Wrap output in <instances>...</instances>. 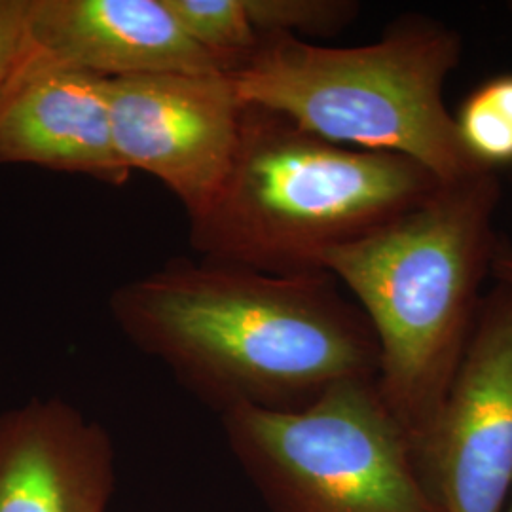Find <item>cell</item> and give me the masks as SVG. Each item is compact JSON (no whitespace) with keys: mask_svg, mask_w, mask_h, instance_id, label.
<instances>
[{"mask_svg":"<svg viewBox=\"0 0 512 512\" xmlns=\"http://www.w3.org/2000/svg\"><path fill=\"white\" fill-rule=\"evenodd\" d=\"M116 327L219 416L298 410L378 376V344L329 272L279 275L177 256L110 294Z\"/></svg>","mask_w":512,"mask_h":512,"instance_id":"obj_1","label":"cell"},{"mask_svg":"<svg viewBox=\"0 0 512 512\" xmlns=\"http://www.w3.org/2000/svg\"><path fill=\"white\" fill-rule=\"evenodd\" d=\"M501 181L484 169L321 258L378 344V389L418 439L435 418L475 327L497 249Z\"/></svg>","mask_w":512,"mask_h":512,"instance_id":"obj_2","label":"cell"},{"mask_svg":"<svg viewBox=\"0 0 512 512\" xmlns=\"http://www.w3.org/2000/svg\"><path fill=\"white\" fill-rule=\"evenodd\" d=\"M440 184L410 158L342 147L245 105L232 165L188 219V239L202 258L266 274L325 272L323 256L401 219Z\"/></svg>","mask_w":512,"mask_h":512,"instance_id":"obj_3","label":"cell"},{"mask_svg":"<svg viewBox=\"0 0 512 512\" xmlns=\"http://www.w3.org/2000/svg\"><path fill=\"white\" fill-rule=\"evenodd\" d=\"M461 52L452 27L404 14L380 40L355 48L262 37L230 76L245 105L279 112L342 147L410 158L442 183H456L488 169L461 143L444 103Z\"/></svg>","mask_w":512,"mask_h":512,"instance_id":"obj_4","label":"cell"},{"mask_svg":"<svg viewBox=\"0 0 512 512\" xmlns=\"http://www.w3.org/2000/svg\"><path fill=\"white\" fill-rule=\"evenodd\" d=\"M220 423L270 512H439L376 378L330 385L298 410L236 408Z\"/></svg>","mask_w":512,"mask_h":512,"instance_id":"obj_5","label":"cell"},{"mask_svg":"<svg viewBox=\"0 0 512 512\" xmlns=\"http://www.w3.org/2000/svg\"><path fill=\"white\" fill-rule=\"evenodd\" d=\"M439 512H507L512 499V287L497 283L435 418L414 440Z\"/></svg>","mask_w":512,"mask_h":512,"instance_id":"obj_6","label":"cell"},{"mask_svg":"<svg viewBox=\"0 0 512 512\" xmlns=\"http://www.w3.org/2000/svg\"><path fill=\"white\" fill-rule=\"evenodd\" d=\"M245 103L230 73L141 74L109 80L112 143L131 173L145 171L200 215L238 147Z\"/></svg>","mask_w":512,"mask_h":512,"instance_id":"obj_7","label":"cell"},{"mask_svg":"<svg viewBox=\"0 0 512 512\" xmlns=\"http://www.w3.org/2000/svg\"><path fill=\"white\" fill-rule=\"evenodd\" d=\"M8 164L128 184L133 173L112 143L109 80L65 65L27 40L0 86V165Z\"/></svg>","mask_w":512,"mask_h":512,"instance_id":"obj_8","label":"cell"},{"mask_svg":"<svg viewBox=\"0 0 512 512\" xmlns=\"http://www.w3.org/2000/svg\"><path fill=\"white\" fill-rule=\"evenodd\" d=\"M116 452L107 429L61 399L0 412V512H107Z\"/></svg>","mask_w":512,"mask_h":512,"instance_id":"obj_9","label":"cell"},{"mask_svg":"<svg viewBox=\"0 0 512 512\" xmlns=\"http://www.w3.org/2000/svg\"><path fill=\"white\" fill-rule=\"evenodd\" d=\"M29 42L105 80L228 73L184 35L164 0H27Z\"/></svg>","mask_w":512,"mask_h":512,"instance_id":"obj_10","label":"cell"},{"mask_svg":"<svg viewBox=\"0 0 512 512\" xmlns=\"http://www.w3.org/2000/svg\"><path fill=\"white\" fill-rule=\"evenodd\" d=\"M184 35L219 59L230 73L255 52L262 37L249 19L245 0H164Z\"/></svg>","mask_w":512,"mask_h":512,"instance_id":"obj_11","label":"cell"},{"mask_svg":"<svg viewBox=\"0 0 512 512\" xmlns=\"http://www.w3.org/2000/svg\"><path fill=\"white\" fill-rule=\"evenodd\" d=\"M454 120L478 164L494 171L512 165V74L482 82L463 99Z\"/></svg>","mask_w":512,"mask_h":512,"instance_id":"obj_12","label":"cell"},{"mask_svg":"<svg viewBox=\"0 0 512 512\" xmlns=\"http://www.w3.org/2000/svg\"><path fill=\"white\" fill-rule=\"evenodd\" d=\"M249 19L260 37H325L348 27L359 14L351 0H245Z\"/></svg>","mask_w":512,"mask_h":512,"instance_id":"obj_13","label":"cell"},{"mask_svg":"<svg viewBox=\"0 0 512 512\" xmlns=\"http://www.w3.org/2000/svg\"><path fill=\"white\" fill-rule=\"evenodd\" d=\"M27 40V0H0V86L18 65Z\"/></svg>","mask_w":512,"mask_h":512,"instance_id":"obj_14","label":"cell"},{"mask_svg":"<svg viewBox=\"0 0 512 512\" xmlns=\"http://www.w3.org/2000/svg\"><path fill=\"white\" fill-rule=\"evenodd\" d=\"M492 277L497 283L512 287V245L505 239H499L492 260Z\"/></svg>","mask_w":512,"mask_h":512,"instance_id":"obj_15","label":"cell"},{"mask_svg":"<svg viewBox=\"0 0 512 512\" xmlns=\"http://www.w3.org/2000/svg\"><path fill=\"white\" fill-rule=\"evenodd\" d=\"M507 10H509V14H511L512 18V2H509V4H507Z\"/></svg>","mask_w":512,"mask_h":512,"instance_id":"obj_16","label":"cell"},{"mask_svg":"<svg viewBox=\"0 0 512 512\" xmlns=\"http://www.w3.org/2000/svg\"><path fill=\"white\" fill-rule=\"evenodd\" d=\"M507 512H512V499H511V503H509V509H507Z\"/></svg>","mask_w":512,"mask_h":512,"instance_id":"obj_17","label":"cell"}]
</instances>
